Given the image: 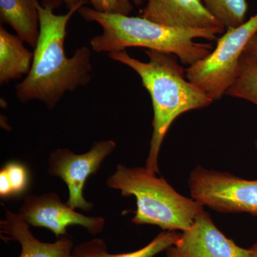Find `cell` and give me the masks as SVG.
Listing matches in <instances>:
<instances>
[{
	"label": "cell",
	"instance_id": "cell-1",
	"mask_svg": "<svg viewBox=\"0 0 257 257\" xmlns=\"http://www.w3.org/2000/svg\"><path fill=\"white\" fill-rule=\"evenodd\" d=\"M62 0H36L40 14V34L31 71L23 82L15 86L20 102L39 100L52 109L67 92L85 87L92 80V52L87 46L80 47L72 57L64 50L69 21L80 7L66 14H55Z\"/></svg>",
	"mask_w": 257,
	"mask_h": 257
},
{
	"label": "cell",
	"instance_id": "cell-2",
	"mask_svg": "<svg viewBox=\"0 0 257 257\" xmlns=\"http://www.w3.org/2000/svg\"><path fill=\"white\" fill-rule=\"evenodd\" d=\"M147 62L133 58L126 50L107 54L111 60L133 69L151 96L154 118L146 168L160 174L158 159L161 146L172 122L187 111L207 107L212 99L189 82L184 69L173 54L147 50Z\"/></svg>",
	"mask_w": 257,
	"mask_h": 257
},
{
	"label": "cell",
	"instance_id": "cell-3",
	"mask_svg": "<svg viewBox=\"0 0 257 257\" xmlns=\"http://www.w3.org/2000/svg\"><path fill=\"white\" fill-rule=\"evenodd\" d=\"M78 12L86 21L99 24L102 28V34L90 40L92 50L97 53L143 47L173 54L181 63L191 66L214 50L212 44L201 43L195 39L211 42L219 39V34L214 30L170 28L140 16L101 13L84 6Z\"/></svg>",
	"mask_w": 257,
	"mask_h": 257
},
{
	"label": "cell",
	"instance_id": "cell-4",
	"mask_svg": "<svg viewBox=\"0 0 257 257\" xmlns=\"http://www.w3.org/2000/svg\"><path fill=\"white\" fill-rule=\"evenodd\" d=\"M106 185L119 190L123 197L136 198L137 210L133 219L135 224L156 225L164 231H184L204 211L200 203L184 197L146 167L118 165Z\"/></svg>",
	"mask_w": 257,
	"mask_h": 257
},
{
	"label": "cell",
	"instance_id": "cell-5",
	"mask_svg": "<svg viewBox=\"0 0 257 257\" xmlns=\"http://www.w3.org/2000/svg\"><path fill=\"white\" fill-rule=\"evenodd\" d=\"M256 33L257 13L239 27L226 29L211 53L186 69L187 79L213 101L219 100L239 76L240 57Z\"/></svg>",
	"mask_w": 257,
	"mask_h": 257
},
{
	"label": "cell",
	"instance_id": "cell-6",
	"mask_svg": "<svg viewBox=\"0 0 257 257\" xmlns=\"http://www.w3.org/2000/svg\"><path fill=\"white\" fill-rule=\"evenodd\" d=\"M192 199L221 213H248L257 216V179L247 180L228 172L197 166L191 172Z\"/></svg>",
	"mask_w": 257,
	"mask_h": 257
},
{
	"label": "cell",
	"instance_id": "cell-7",
	"mask_svg": "<svg viewBox=\"0 0 257 257\" xmlns=\"http://www.w3.org/2000/svg\"><path fill=\"white\" fill-rule=\"evenodd\" d=\"M116 147L113 140H103L93 143L89 151L81 155L67 148L57 149L50 154L47 172L67 184L69 189L67 204L69 207L84 211L92 209L93 204L86 200L83 194L86 180L99 170L103 161Z\"/></svg>",
	"mask_w": 257,
	"mask_h": 257
},
{
	"label": "cell",
	"instance_id": "cell-8",
	"mask_svg": "<svg viewBox=\"0 0 257 257\" xmlns=\"http://www.w3.org/2000/svg\"><path fill=\"white\" fill-rule=\"evenodd\" d=\"M18 214L30 226L51 230L57 239L67 234L69 226L78 225L92 234L101 232L105 219L101 216H88L77 212L63 203L56 193L26 196Z\"/></svg>",
	"mask_w": 257,
	"mask_h": 257
},
{
	"label": "cell",
	"instance_id": "cell-9",
	"mask_svg": "<svg viewBox=\"0 0 257 257\" xmlns=\"http://www.w3.org/2000/svg\"><path fill=\"white\" fill-rule=\"evenodd\" d=\"M166 251L167 257H248L249 254L248 248L240 247L226 237L205 211Z\"/></svg>",
	"mask_w": 257,
	"mask_h": 257
},
{
	"label": "cell",
	"instance_id": "cell-10",
	"mask_svg": "<svg viewBox=\"0 0 257 257\" xmlns=\"http://www.w3.org/2000/svg\"><path fill=\"white\" fill-rule=\"evenodd\" d=\"M140 17L170 28L214 30L219 35L226 30L202 0H147Z\"/></svg>",
	"mask_w": 257,
	"mask_h": 257
},
{
	"label": "cell",
	"instance_id": "cell-11",
	"mask_svg": "<svg viewBox=\"0 0 257 257\" xmlns=\"http://www.w3.org/2000/svg\"><path fill=\"white\" fill-rule=\"evenodd\" d=\"M30 226L20 214L8 210L0 222L1 234L21 245L19 257H73L74 244L69 235L61 236L55 242L45 243L34 236Z\"/></svg>",
	"mask_w": 257,
	"mask_h": 257
},
{
	"label": "cell",
	"instance_id": "cell-12",
	"mask_svg": "<svg viewBox=\"0 0 257 257\" xmlns=\"http://www.w3.org/2000/svg\"><path fill=\"white\" fill-rule=\"evenodd\" d=\"M0 20L10 25L24 42L36 47L40 34L36 0H0Z\"/></svg>",
	"mask_w": 257,
	"mask_h": 257
},
{
	"label": "cell",
	"instance_id": "cell-13",
	"mask_svg": "<svg viewBox=\"0 0 257 257\" xmlns=\"http://www.w3.org/2000/svg\"><path fill=\"white\" fill-rule=\"evenodd\" d=\"M34 52L27 49L18 35L0 27V84L28 76L31 71Z\"/></svg>",
	"mask_w": 257,
	"mask_h": 257
},
{
	"label": "cell",
	"instance_id": "cell-14",
	"mask_svg": "<svg viewBox=\"0 0 257 257\" xmlns=\"http://www.w3.org/2000/svg\"><path fill=\"white\" fill-rule=\"evenodd\" d=\"M180 233L164 231L143 248L133 252L110 253L104 240L93 239L74 246L73 257H155L167 251L178 240Z\"/></svg>",
	"mask_w": 257,
	"mask_h": 257
},
{
	"label": "cell",
	"instance_id": "cell-15",
	"mask_svg": "<svg viewBox=\"0 0 257 257\" xmlns=\"http://www.w3.org/2000/svg\"><path fill=\"white\" fill-rule=\"evenodd\" d=\"M203 4L225 29L234 28L245 22L246 0H202Z\"/></svg>",
	"mask_w": 257,
	"mask_h": 257
},
{
	"label": "cell",
	"instance_id": "cell-16",
	"mask_svg": "<svg viewBox=\"0 0 257 257\" xmlns=\"http://www.w3.org/2000/svg\"><path fill=\"white\" fill-rule=\"evenodd\" d=\"M226 95L245 99L257 106V64L239 67V76Z\"/></svg>",
	"mask_w": 257,
	"mask_h": 257
},
{
	"label": "cell",
	"instance_id": "cell-17",
	"mask_svg": "<svg viewBox=\"0 0 257 257\" xmlns=\"http://www.w3.org/2000/svg\"><path fill=\"white\" fill-rule=\"evenodd\" d=\"M9 181L13 197L23 195L28 190L30 184V175L28 169L18 161L8 162L3 167Z\"/></svg>",
	"mask_w": 257,
	"mask_h": 257
},
{
	"label": "cell",
	"instance_id": "cell-18",
	"mask_svg": "<svg viewBox=\"0 0 257 257\" xmlns=\"http://www.w3.org/2000/svg\"><path fill=\"white\" fill-rule=\"evenodd\" d=\"M93 9L101 13L130 15L133 10L131 0H89Z\"/></svg>",
	"mask_w": 257,
	"mask_h": 257
},
{
	"label": "cell",
	"instance_id": "cell-19",
	"mask_svg": "<svg viewBox=\"0 0 257 257\" xmlns=\"http://www.w3.org/2000/svg\"><path fill=\"white\" fill-rule=\"evenodd\" d=\"M257 64V33L249 40L240 57L239 67Z\"/></svg>",
	"mask_w": 257,
	"mask_h": 257
},
{
	"label": "cell",
	"instance_id": "cell-20",
	"mask_svg": "<svg viewBox=\"0 0 257 257\" xmlns=\"http://www.w3.org/2000/svg\"><path fill=\"white\" fill-rule=\"evenodd\" d=\"M0 196L3 198L13 197L11 187L5 171H0Z\"/></svg>",
	"mask_w": 257,
	"mask_h": 257
},
{
	"label": "cell",
	"instance_id": "cell-21",
	"mask_svg": "<svg viewBox=\"0 0 257 257\" xmlns=\"http://www.w3.org/2000/svg\"><path fill=\"white\" fill-rule=\"evenodd\" d=\"M62 1L64 2L68 10L74 9L77 7L82 8L87 3V0H62Z\"/></svg>",
	"mask_w": 257,
	"mask_h": 257
},
{
	"label": "cell",
	"instance_id": "cell-22",
	"mask_svg": "<svg viewBox=\"0 0 257 257\" xmlns=\"http://www.w3.org/2000/svg\"><path fill=\"white\" fill-rule=\"evenodd\" d=\"M248 249H249V254H248V257H257V239L256 240V242L253 243L252 246L248 248Z\"/></svg>",
	"mask_w": 257,
	"mask_h": 257
},
{
	"label": "cell",
	"instance_id": "cell-23",
	"mask_svg": "<svg viewBox=\"0 0 257 257\" xmlns=\"http://www.w3.org/2000/svg\"><path fill=\"white\" fill-rule=\"evenodd\" d=\"M133 2V4L136 5V6H140V5H142L143 4L145 0H131Z\"/></svg>",
	"mask_w": 257,
	"mask_h": 257
},
{
	"label": "cell",
	"instance_id": "cell-24",
	"mask_svg": "<svg viewBox=\"0 0 257 257\" xmlns=\"http://www.w3.org/2000/svg\"><path fill=\"white\" fill-rule=\"evenodd\" d=\"M255 147H256V149L257 150V140L256 142H255Z\"/></svg>",
	"mask_w": 257,
	"mask_h": 257
}]
</instances>
